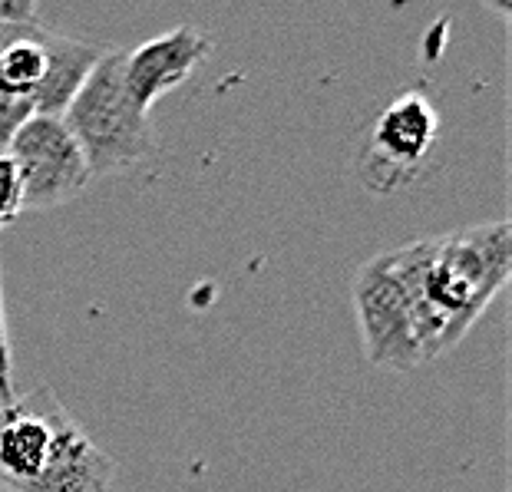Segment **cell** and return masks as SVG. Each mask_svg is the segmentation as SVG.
<instances>
[{
    "mask_svg": "<svg viewBox=\"0 0 512 492\" xmlns=\"http://www.w3.org/2000/svg\"><path fill=\"white\" fill-rule=\"evenodd\" d=\"M34 0H0V24H40Z\"/></svg>",
    "mask_w": 512,
    "mask_h": 492,
    "instance_id": "4fadbf2b",
    "label": "cell"
},
{
    "mask_svg": "<svg viewBox=\"0 0 512 492\" xmlns=\"http://www.w3.org/2000/svg\"><path fill=\"white\" fill-rule=\"evenodd\" d=\"M387 265L407 291L423 360L466 337L512 275V228L486 222L387 251Z\"/></svg>",
    "mask_w": 512,
    "mask_h": 492,
    "instance_id": "6da1fadb",
    "label": "cell"
},
{
    "mask_svg": "<svg viewBox=\"0 0 512 492\" xmlns=\"http://www.w3.org/2000/svg\"><path fill=\"white\" fill-rule=\"evenodd\" d=\"M209 53H212L209 37H202L195 27H176L169 34L146 40L143 47L126 50L123 83L129 100L143 109V113H149L159 96L179 90Z\"/></svg>",
    "mask_w": 512,
    "mask_h": 492,
    "instance_id": "52a82bcc",
    "label": "cell"
},
{
    "mask_svg": "<svg viewBox=\"0 0 512 492\" xmlns=\"http://www.w3.org/2000/svg\"><path fill=\"white\" fill-rule=\"evenodd\" d=\"M14 354H10L7 314H4V291H0V407L14 400Z\"/></svg>",
    "mask_w": 512,
    "mask_h": 492,
    "instance_id": "7c38bea8",
    "label": "cell"
},
{
    "mask_svg": "<svg viewBox=\"0 0 512 492\" xmlns=\"http://www.w3.org/2000/svg\"><path fill=\"white\" fill-rule=\"evenodd\" d=\"M437 109L423 93H403L377 116L364 176L374 189L407 182L437 146Z\"/></svg>",
    "mask_w": 512,
    "mask_h": 492,
    "instance_id": "8992f818",
    "label": "cell"
},
{
    "mask_svg": "<svg viewBox=\"0 0 512 492\" xmlns=\"http://www.w3.org/2000/svg\"><path fill=\"white\" fill-rule=\"evenodd\" d=\"M50 34L53 30L47 27L27 24L0 47V96L30 103V109H34V93L40 90L43 73H47Z\"/></svg>",
    "mask_w": 512,
    "mask_h": 492,
    "instance_id": "30bf717a",
    "label": "cell"
},
{
    "mask_svg": "<svg viewBox=\"0 0 512 492\" xmlns=\"http://www.w3.org/2000/svg\"><path fill=\"white\" fill-rule=\"evenodd\" d=\"M123 57L126 50H106L63 113V123L80 146L93 179L139 166L156 149L149 113L126 93Z\"/></svg>",
    "mask_w": 512,
    "mask_h": 492,
    "instance_id": "7a4b0ae2",
    "label": "cell"
},
{
    "mask_svg": "<svg viewBox=\"0 0 512 492\" xmlns=\"http://www.w3.org/2000/svg\"><path fill=\"white\" fill-rule=\"evenodd\" d=\"M76 420L50 387H37L0 407V489L27 492L50 466Z\"/></svg>",
    "mask_w": 512,
    "mask_h": 492,
    "instance_id": "5b68a950",
    "label": "cell"
},
{
    "mask_svg": "<svg viewBox=\"0 0 512 492\" xmlns=\"http://www.w3.org/2000/svg\"><path fill=\"white\" fill-rule=\"evenodd\" d=\"M110 47H96V43L73 40L63 34H50L47 47V73H43L40 90L34 93V116H63L73 96L80 93L86 76L100 63Z\"/></svg>",
    "mask_w": 512,
    "mask_h": 492,
    "instance_id": "9c48e42d",
    "label": "cell"
},
{
    "mask_svg": "<svg viewBox=\"0 0 512 492\" xmlns=\"http://www.w3.org/2000/svg\"><path fill=\"white\" fill-rule=\"evenodd\" d=\"M20 212H24V195H20L17 169L7 152H0V228L17 222Z\"/></svg>",
    "mask_w": 512,
    "mask_h": 492,
    "instance_id": "8fae6325",
    "label": "cell"
},
{
    "mask_svg": "<svg viewBox=\"0 0 512 492\" xmlns=\"http://www.w3.org/2000/svg\"><path fill=\"white\" fill-rule=\"evenodd\" d=\"M27 492H116V463L73 423Z\"/></svg>",
    "mask_w": 512,
    "mask_h": 492,
    "instance_id": "ba28073f",
    "label": "cell"
},
{
    "mask_svg": "<svg viewBox=\"0 0 512 492\" xmlns=\"http://www.w3.org/2000/svg\"><path fill=\"white\" fill-rule=\"evenodd\" d=\"M4 152L17 169L24 209H57L83 195L93 182V172L63 116H30Z\"/></svg>",
    "mask_w": 512,
    "mask_h": 492,
    "instance_id": "3957f363",
    "label": "cell"
},
{
    "mask_svg": "<svg viewBox=\"0 0 512 492\" xmlns=\"http://www.w3.org/2000/svg\"><path fill=\"white\" fill-rule=\"evenodd\" d=\"M354 311L361 324L364 354L380 370H413L427 364L413 331V311L407 291L390 271L387 258L377 255L364 261L354 275Z\"/></svg>",
    "mask_w": 512,
    "mask_h": 492,
    "instance_id": "277c9868",
    "label": "cell"
}]
</instances>
